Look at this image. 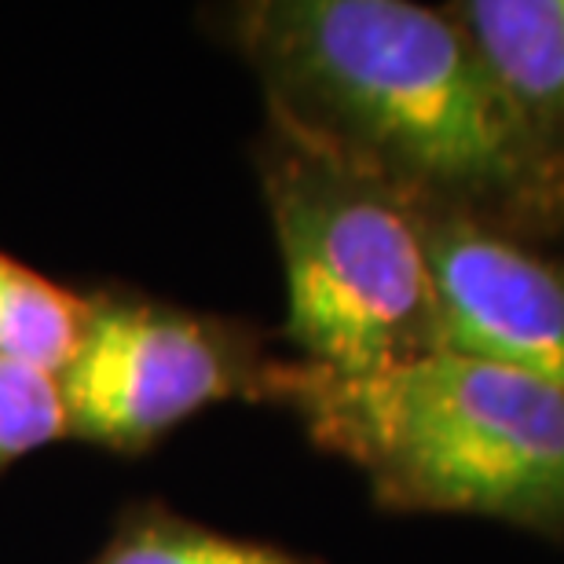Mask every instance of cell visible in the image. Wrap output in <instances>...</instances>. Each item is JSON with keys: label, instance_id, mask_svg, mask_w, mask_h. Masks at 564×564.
Here are the masks:
<instances>
[{"label": "cell", "instance_id": "obj_4", "mask_svg": "<svg viewBox=\"0 0 564 564\" xmlns=\"http://www.w3.org/2000/svg\"><path fill=\"white\" fill-rule=\"evenodd\" d=\"M272 359L235 323L147 297H88V323L59 375L66 436L143 455L191 414L261 400Z\"/></svg>", "mask_w": 564, "mask_h": 564}, {"label": "cell", "instance_id": "obj_7", "mask_svg": "<svg viewBox=\"0 0 564 564\" xmlns=\"http://www.w3.org/2000/svg\"><path fill=\"white\" fill-rule=\"evenodd\" d=\"M88 323V297L0 253V359L59 378Z\"/></svg>", "mask_w": 564, "mask_h": 564}, {"label": "cell", "instance_id": "obj_2", "mask_svg": "<svg viewBox=\"0 0 564 564\" xmlns=\"http://www.w3.org/2000/svg\"><path fill=\"white\" fill-rule=\"evenodd\" d=\"M261 400L286 403L386 510L564 528V392L528 375L458 352L378 375L272 359Z\"/></svg>", "mask_w": 564, "mask_h": 564}, {"label": "cell", "instance_id": "obj_8", "mask_svg": "<svg viewBox=\"0 0 564 564\" xmlns=\"http://www.w3.org/2000/svg\"><path fill=\"white\" fill-rule=\"evenodd\" d=\"M93 564H323L297 550L213 532L180 513L140 506L121 517Z\"/></svg>", "mask_w": 564, "mask_h": 564}, {"label": "cell", "instance_id": "obj_6", "mask_svg": "<svg viewBox=\"0 0 564 564\" xmlns=\"http://www.w3.org/2000/svg\"><path fill=\"white\" fill-rule=\"evenodd\" d=\"M466 30L517 121L561 169L564 143V0H466L447 8Z\"/></svg>", "mask_w": 564, "mask_h": 564}, {"label": "cell", "instance_id": "obj_9", "mask_svg": "<svg viewBox=\"0 0 564 564\" xmlns=\"http://www.w3.org/2000/svg\"><path fill=\"white\" fill-rule=\"evenodd\" d=\"M66 436L59 378L0 359V469Z\"/></svg>", "mask_w": 564, "mask_h": 564}, {"label": "cell", "instance_id": "obj_1", "mask_svg": "<svg viewBox=\"0 0 564 564\" xmlns=\"http://www.w3.org/2000/svg\"><path fill=\"white\" fill-rule=\"evenodd\" d=\"M268 126L422 206L561 195L451 11L408 0H253L231 11Z\"/></svg>", "mask_w": 564, "mask_h": 564}, {"label": "cell", "instance_id": "obj_3", "mask_svg": "<svg viewBox=\"0 0 564 564\" xmlns=\"http://www.w3.org/2000/svg\"><path fill=\"white\" fill-rule=\"evenodd\" d=\"M257 165L301 364L378 375L444 352L419 202L275 126Z\"/></svg>", "mask_w": 564, "mask_h": 564}, {"label": "cell", "instance_id": "obj_5", "mask_svg": "<svg viewBox=\"0 0 564 564\" xmlns=\"http://www.w3.org/2000/svg\"><path fill=\"white\" fill-rule=\"evenodd\" d=\"M422 242L444 352L564 392V272L477 213L422 206Z\"/></svg>", "mask_w": 564, "mask_h": 564}]
</instances>
